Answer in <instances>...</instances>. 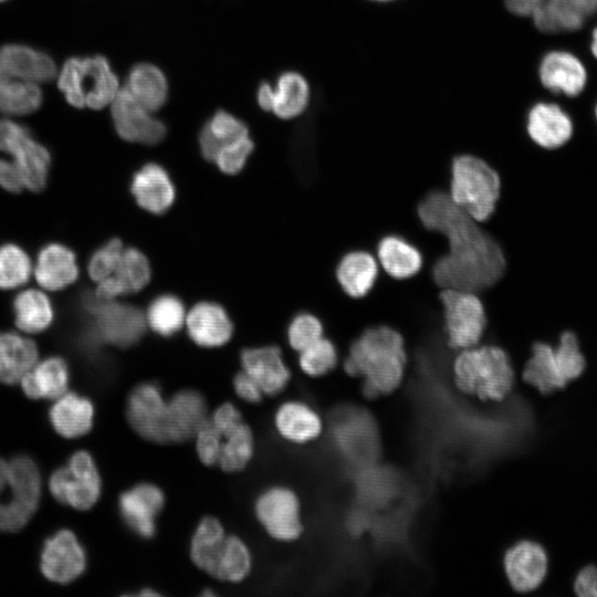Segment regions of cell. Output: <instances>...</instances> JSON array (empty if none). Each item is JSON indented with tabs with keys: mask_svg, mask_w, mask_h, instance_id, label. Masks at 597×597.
Listing matches in <instances>:
<instances>
[{
	"mask_svg": "<svg viewBox=\"0 0 597 597\" xmlns=\"http://www.w3.org/2000/svg\"><path fill=\"white\" fill-rule=\"evenodd\" d=\"M274 425L282 438L302 444L316 439L323 423L318 413L302 401H286L275 412Z\"/></svg>",
	"mask_w": 597,
	"mask_h": 597,
	"instance_id": "cell-29",
	"label": "cell"
},
{
	"mask_svg": "<svg viewBox=\"0 0 597 597\" xmlns=\"http://www.w3.org/2000/svg\"><path fill=\"white\" fill-rule=\"evenodd\" d=\"M240 410L231 402L219 406L212 413L211 425L222 434L241 423Z\"/></svg>",
	"mask_w": 597,
	"mask_h": 597,
	"instance_id": "cell-48",
	"label": "cell"
},
{
	"mask_svg": "<svg viewBox=\"0 0 597 597\" xmlns=\"http://www.w3.org/2000/svg\"><path fill=\"white\" fill-rule=\"evenodd\" d=\"M66 101L78 108L109 106L121 86L109 62L102 55L69 59L57 75Z\"/></svg>",
	"mask_w": 597,
	"mask_h": 597,
	"instance_id": "cell-6",
	"label": "cell"
},
{
	"mask_svg": "<svg viewBox=\"0 0 597 597\" xmlns=\"http://www.w3.org/2000/svg\"><path fill=\"white\" fill-rule=\"evenodd\" d=\"M595 115H596V118H597V104H596V107H595Z\"/></svg>",
	"mask_w": 597,
	"mask_h": 597,
	"instance_id": "cell-55",
	"label": "cell"
},
{
	"mask_svg": "<svg viewBox=\"0 0 597 597\" xmlns=\"http://www.w3.org/2000/svg\"><path fill=\"white\" fill-rule=\"evenodd\" d=\"M78 275L74 252L64 244L49 243L38 254L35 279L50 291H59L72 284Z\"/></svg>",
	"mask_w": 597,
	"mask_h": 597,
	"instance_id": "cell-26",
	"label": "cell"
},
{
	"mask_svg": "<svg viewBox=\"0 0 597 597\" xmlns=\"http://www.w3.org/2000/svg\"><path fill=\"white\" fill-rule=\"evenodd\" d=\"M111 114L117 134L125 140L155 145L166 136L165 124L153 112L121 87L111 103Z\"/></svg>",
	"mask_w": 597,
	"mask_h": 597,
	"instance_id": "cell-15",
	"label": "cell"
},
{
	"mask_svg": "<svg viewBox=\"0 0 597 597\" xmlns=\"http://www.w3.org/2000/svg\"><path fill=\"white\" fill-rule=\"evenodd\" d=\"M422 226L443 235L448 252L433 264L432 276L441 289L483 291L504 274V252L449 193L436 190L417 208Z\"/></svg>",
	"mask_w": 597,
	"mask_h": 597,
	"instance_id": "cell-1",
	"label": "cell"
},
{
	"mask_svg": "<svg viewBox=\"0 0 597 597\" xmlns=\"http://www.w3.org/2000/svg\"><path fill=\"white\" fill-rule=\"evenodd\" d=\"M591 52L597 57V28L593 31Z\"/></svg>",
	"mask_w": 597,
	"mask_h": 597,
	"instance_id": "cell-53",
	"label": "cell"
},
{
	"mask_svg": "<svg viewBox=\"0 0 597 597\" xmlns=\"http://www.w3.org/2000/svg\"><path fill=\"white\" fill-rule=\"evenodd\" d=\"M207 406L201 394L191 389L176 392L167 406V442H180L195 436L207 421Z\"/></svg>",
	"mask_w": 597,
	"mask_h": 597,
	"instance_id": "cell-24",
	"label": "cell"
},
{
	"mask_svg": "<svg viewBox=\"0 0 597 597\" xmlns=\"http://www.w3.org/2000/svg\"><path fill=\"white\" fill-rule=\"evenodd\" d=\"M150 280V266L146 256L138 250L124 249L114 273L98 282L95 294L104 300L140 291Z\"/></svg>",
	"mask_w": 597,
	"mask_h": 597,
	"instance_id": "cell-25",
	"label": "cell"
},
{
	"mask_svg": "<svg viewBox=\"0 0 597 597\" xmlns=\"http://www.w3.org/2000/svg\"><path fill=\"white\" fill-rule=\"evenodd\" d=\"M254 452V438L243 421L222 434L218 464L226 472H238L247 467Z\"/></svg>",
	"mask_w": 597,
	"mask_h": 597,
	"instance_id": "cell-39",
	"label": "cell"
},
{
	"mask_svg": "<svg viewBox=\"0 0 597 597\" xmlns=\"http://www.w3.org/2000/svg\"><path fill=\"white\" fill-rule=\"evenodd\" d=\"M377 256L383 270L389 276L398 280L415 276L423 263L420 251L397 235H387L379 241Z\"/></svg>",
	"mask_w": 597,
	"mask_h": 597,
	"instance_id": "cell-36",
	"label": "cell"
},
{
	"mask_svg": "<svg viewBox=\"0 0 597 597\" xmlns=\"http://www.w3.org/2000/svg\"><path fill=\"white\" fill-rule=\"evenodd\" d=\"M504 570L511 587L519 593L536 589L547 573V555L543 546L533 541H521L504 555Z\"/></svg>",
	"mask_w": 597,
	"mask_h": 597,
	"instance_id": "cell-19",
	"label": "cell"
},
{
	"mask_svg": "<svg viewBox=\"0 0 597 597\" xmlns=\"http://www.w3.org/2000/svg\"><path fill=\"white\" fill-rule=\"evenodd\" d=\"M542 0H504L505 8L519 17H532Z\"/></svg>",
	"mask_w": 597,
	"mask_h": 597,
	"instance_id": "cell-52",
	"label": "cell"
},
{
	"mask_svg": "<svg viewBox=\"0 0 597 597\" xmlns=\"http://www.w3.org/2000/svg\"><path fill=\"white\" fill-rule=\"evenodd\" d=\"M368 1L375 2V3H388V2L396 1V0H368Z\"/></svg>",
	"mask_w": 597,
	"mask_h": 597,
	"instance_id": "cell-54",
	"label": "cell"
},
{
	"mask_svg": "<svg viewBox=\"0 0 597 597\" xmlns=\"http://www.w3.org/2000/svg\"><path fill=\"white\" fill-rule=\"evenodd\" d=\"M233 387L238 397L247 402H259L264 395L256 381L244 371L235 375Z\"/></svg>",
	"mask_w": 597,
	"mask_h": 597,
	"instance_id": "cell-49",
	"label": "cell"
},
{
	"mask_svg": "<svg viewBox=\"0 0 597 597\" xmlns=\"http://www.w3.org/2000/svg\"><path fill=\"white\" fill-rule=\"evenodd\" d=\"M574 589L578 596L597 597V568L594 565H588L578 573Z\"/></svg>",
	"mask_w": 597,
	"mask_h": 597,
	"instance_id": "cell-50",
	"label": "cell"
},
{
	"mask_svg": "<svg viewBox=\"0 0 597 597\" xmlns=\"http://www.w3.org/2000/svg\"><path fill=\"white\" fill-rule=\"evenodd\" d=\"M538 75L545 88L572 97L582 93L587 81L584 64L566 51L546 53L540 63Z\"/></svg>",
	"mask_w": 597,
	"mask_h": 597,
	"instance_id": "cell-22",
	"label": "cell"
},
{
	"mask_svg": "<svg viewBox=\"0 0 597 597\" xmlns=\"http://www.w3.org/2000/svg\"><path fill=\"white\" fill-rule=\"evenodd\" d=\"M124 88L153 113L161 108L168 97L166 75L151 63L143 62L134 65Z\"/></svg>",
	"mask_w": 597,
	"mask_h": 597,
	"instance_id": "cell-34",
	"label": "cell"
},
{
	"mask_svg": "<svg viewBox=\"0 0 597 597\" xmlns=\"http://www.w3.org/2000/svg\"><path fill=\"white\" fill-rule=\"evenodd\" d=\"M300 353V367L308 376H323L337 363L336 348L327 338H320Z\"/></svg>",
	"mask_w": 597,
	"mask_h": 597,
	"instance_id": "cell-43",
	"label": "cell"
},
{
	"mask_svg": "<svg viewBox=\"0 0 597 597\" xmlns=\"http://www.w3.org/2000/svg\"><path fill=\"white\" fill-rule=\"evenodd\" d=\"M585 366L576 334L565 331L556 347L543 342L532 346V355L524 366L522 377L541 394L548 395L578 378Z\"/></svg>",
	"mask_w": 597,
	"mask_h": 597,
	"instance_id": "cell-8",
	"label": "cell"
},
{
	"mask_svg": "<svg viewBox=\"0 0 597 597\" xmlns=\"http://www.w3.org/2000/svg\"><path fill=\"white\" fill-rule=\"evenodd\" d=\"M573 128L569 116L556 104L538 102L527 113L526 132L544 149L565 145L573 135Z\"/></svg>",
	"mask_w": 597,
	"mask_h": 597,
	"instance_id": "cell-21",
	"label": "cell"
},
{
	"mask_svg": "<svg viewBox=\"0 0 597 597\" xmlns=\"http://www.w3.org/2000/svg\"><path fill=\"white\" fill-rule=\"evenodd\" d=\"M132 193L142 208L153 213L166 211L175 199V188L168 174L153 163L134 175Z\"/></svg>",
	"mask_w": 597,
	"mask_h": 597,
	"instance_id": "cell-28",
	"label": "cell"
},
{
	"mask_svg": "<svg viewBox=\"0 0 597 597\" xmlns=\"http://www.w3.org/2000/svg\"><path fill=\"white\" fill-rule=\"evenodd\" d=\"M252 556L247 544L234 535H227L214 553L206 573L228 583H240L250 573Z\"/></svg>",
	"mask_w": 597,
	"mask_h": 597,
	"instance_id": "cell-35",
	"label": "cell"
},
{
	"mask_svg": "<svg viewBox=\"0 0 597 597\" xmlns=\"http://www.w3.org/2000/svg\"><path fill=\"white\" fill-rule=\"evenodd\" d=\"M81 305L88 323L86 338L94 344L126 347L139 341L145 332V317L133 305L104 300L95 293L83 294Z\"/></svg>",
	"mask_w": 597,
	"mask_h": 597,
	"instance_id": "cell-9",
	"label": "cell"
},
{
	"mask_svg": "<svg viewBox=\"0 0 597 597\" xmlns=\"http://www.w3.org/2000/svg\"><path fill=\"white\" fill-rule=\"evenodd\" d=\"M407 354L398 331L386 325L365 329L350 345L344 360L349 376L363 378L367 398L394 392L402 383Z\"/></svg>",
	"mask_w": 597,
	"mask_h": 597,
	"instance_id": "cell-2",
	"label": "cell"
},
{
	"mask_svg": "<svg viewBox=\"0 0 597 597\" xmlns=\"http://www.w3.org/2000/svg\"><path fill=\"white\" fill-rule=\"evenodd\" d=\"M0 151L11 156L24 187L32 191L44 188L51 164L50 153L24 126L10 119H0Z\"/></svg>",
	"mask_w": 597,
	"mask_h": 597,
	"instance_id": "cell-12",
	"label": "cell"
},
{
	"mask_svg": "<svg viewBox=\"0 0 597 597\" xmlns=\"http://www.w3.org/2000/svg\"><path fill=\"white\" fill-rule=\"evenodd\" d=\"M310 100L311 90L307 80L294 71L282 73L274 85L262 83L256 92L259 106L282 119H292L303 114Z\"/></svg>",
	"mask_w": 597,
	"mask_h": 597,
	"instance_id": "cell-17",
	"label": "cell"
},
{
	"mask_svg": "<svg viewBox=\"0 0 597 597\" xmlns=\"http://www.w3.org/2000/svg\"><path fill=\"white\" fill-rule=\"evenodd\" d=\"M500 195V176L485 160L470 154L453 158L449 196L474 220L484 222L490 219Z\"/></svg>",
	"mask_w": 597,
	"mask_h": 597,
	"instance_id": "cell-5",
	"label": "cell"
},
{
	"mask_svg": "<svg viewBox=\"0 0 597 597\" xmlns=\"http://www.w3.org/2000/svg\"><path fill=\"white\" fill-rule=\"evenodd\" d=\"M226 536L222 524L216 517H203L197 525L190 542V556L193 564L205 572Z\"/></svg>",
	"mask_w": 597,
	"mask_h": 597,
	"instance_id": "cell-40",
	"label": "cell"
},
{
	"mask_svg": "<svg viewBox=\"0 0 597 597\" xmlns=\"http://www.w3.org/2000/svg\"><path fill=\"white\" fill-rule=\"evenodd\" d=\"M439 301L448 346L461 350L479 345L488 321L484 305L476 293L442 289Z\"/></svg>",
	"mask_w": 597,
	"mask_h": 597,
	"instance_id": "cell-10",
	"label": "cell"
},
{
	"mask_svg": "<svg viewBox=\"0 0 597 597\" xmlns=\"http://www.w3.org/2000/svg\"><path fill=\"white\" fill-rule=\"evenodd\" d=\"M185 315L184 304L178 297L161 295L150 303L146 318L154 332L170 336L181 328Z\"/></svg>",
	"mask_w": 597,
	"mask_h": 597,
	"instance_id": "cell-41",
	"label": "cell"
},
{
	"mask_svg": "<svg viewBox=\"0 0 597 597\" xmlns=\"http://www.w3.org/2000/svg\"><path fill=\"white\" fill-rule=\"evenodd\" d=\"M31 261L27 252L17 244L0 247V289L11 290L28 282Z\"/></svg>",
	"mask_w": 597,
	"mask_h": 597,
	"instance_id": "cell-42",
	"label": "cell"
},
{
	"mask_svg": "<svg viewBox=\"0 0 597 597\" xmlns=\"http://www.w3.org/2000/svg\"><path fill=\"white\" fill-rule=\"evenodd\" d=\"M15 325L27 333L45 331L53 322L54 311L49 297L38 290H25L13 301Z\"/></svg>",
	"mask_w": 597,
	"mask_h": 597,
	"instance_id": "cell-38",
	"label": "cell"
},
{
	"mask_svg": "<svg viewBox=\"0 0 597 597\" xmlns=\"http://www.w3.org/2000/svg\"><path fill=\"white\" fill-rule=\"evenodd\" d=\"M0 1H3V0H0Z\"/></svg>",
	"mask_w": 597,
	"mask_h": 597,
	"instance_id": "cell-56",
	"label": "cell"
},
{
	"mask_svg": "<svg viewBox=\"0 0 597 597\" xmlns=\"http://www.w3.org/2000/svg\"><path fill=\"white\" fill-rule=\"evenodd\" d=\"M0 186L10 192H20L24 187L17 166L3 158H0Z\"/></svg>",
	"mask_w": 597,
	"mask_h": 597,
	"instance_id": "cell-51",
	"label": "cell"
},
{
	"mask_svg": "<svg viewBox=\"0 0 597 597\" xmlns=\"http://www.w3.org/2000/svg\"><path fill=\"white\" fill-rule=\"evenodd\" d=\"M597 12V0H542L532 14L535 27L546 33L580 29Z\"/></svg>",
	"mask_w": 597,
	"mask_h": 597,
	"instance_id": "cell-20",
	"label": "cell"
},
{
	"mask_svg": "<svg viewBox=\"0 0 597 597\" xmlns=\"http://www.w3.org/2000/svg\"><path fill=\"white\" fill-rule=\"evenodd\" d=\"M24 394L32 399H57L69 385V368L61 357H49L35 364L22 378Z\"/></svg>",
	"mask_w": 597,
	"mask_h": 597,
	"instance_id": "cell-31",
	"label": "cell"
},
{
	"mask_svg": "<svg viewBox=\"0 0 597 597\" xmlns=\"http://www.w3.org/2000/svg\"><path fill=\"white\" fill-rule=\"evenodd\" d=\"M241 365L243 371L252 377L266 395L281 392L291 377L281 350L275 346L244 349L241 353Z\"/></svg>",
	"mask_w": 597,
	"mask_h": 597,
	"instance_id": "cell-23",
	"label": "cell"
},
{
	"mask_svg": "<svg viewBox=\"0 0 597 597\" xmlns=\"http://www.w3.org/2000/svg\"><path fill=\"white\" fill-rule=\"evenodd\" d=\"M40 494V471L31 458H0V531L23 527L34 514Z\"/></svg>",
	"mask_w": 597,
	"mask_h": 597,
	"instance_id": "cell-7",
	"label": "cell"
},
{
	"mask_svg": "<svg viewBox=\"0 0 597 597\" xmlns=\"http://www.w3.org/2000/svg\"><path fill=\"white\" fill-rule=\"evenodd\" d=\"M165 504L163 491L151 483H139L122 493L118 509L125 524L137 535L149 538Z\"/></svg>",
	"mask_w": 597,
	"mask_h": 597,
	"instance_id": "cell-18",
	"label": "cell"
},
{
	"mask_svg": "<svg viewBox=\"0 0 597 597\" xmlns=\"http://www.w3.org/2000/svg\"><path fill=\"white\" fill-rule=\"evenodd\" d=\"M336 277L348 296L360 298L370 292L378 277L377 261L366 251H352L339 261Z\"/></svg>",
	"mask_w": 597,
	"mask_h": 597,
	"instance_id": "cell-33",
	"label": "cell"
},
{
	"mask_svg": "<svg viewBox=\"0 0 597 597\" xmlns=\"http://www.w3.org/2000/svg\"><path fill=\"white\" fill-rule=\"evenodd\" d=\"M57 75L53 60L21 44L0 48V112L27 115L42 103L41 84Z\"/></svg>",
	"mask_w": 597,
	"mask_h": 597,
	"instance_id": "cell-3",
	"label": "cell"
},
{
	"mask_svg": "<svg viewBox=\"0 0 597 597\" xmlns=\"http://www.w3.org/2000/svg\"><path fill=\"white\" fill-rule=\"evenodd\" d=\"M49 418L54 430L65 438H77L90 431L93 425L92 402L75 392L63 394L53 404Z\"/></svg>",
	"mask_w": 597,
	"mask_h": 597,
	"instance_id": "cell-30",
	"label": "cell"
},
{
	"mask_svg": "<svg viewBox=\"0 0 597 597\" xmlns=\"http://www.w3.org/2000/svg\"><path fill=\"white\" fill-rule=\"evenodd\" d=\"M86 567V555L77 537L69 530H61L43 544L40 568L55 583L66 584L76 579Z\"/></svg>",
	"mask_w": 597,
	"mask_h": 597,
	"instance_id": "cell-16",
	"label": "cell"
},
{
	"mask_svg": "<svg viewBox=\"0 0 597 597\" xmlns=\"http://www.w3.org/2000/svg\"><path fill=\"white\" fill-rule=\"evenodd\" d=\"M38 349L33 341L17 333H0V383L11 385L35 365Z\"/></svg>",
	"mask_w": 597,
	"mask_h": 597,
	"instance_id": "cell-32",
	"label": "cell"
},
{
	"mask_svg": "<svg viewBox=\"0 0 597 597\" xmlns=\"http://www.w3.org/2000/svg\"><path fill=\"white\" fill-rule=\"evenodd\" d=\"M123 251V244L117 239H112L98 248L88 262L87 269L91 279L98 283L111 276L121 260Z\"/></svg>",
	"mask_w": 597,
	"mask_h": 597,
	"instance_id": "cell-44",
	"label": "cell"
},
{
	"mask_svg": "<svg viewBox=\"0 0 597 597\" xmlns=\"http://www.w3.org/2000/svg\"><path fill=\"white\" fill-rule=\"evenodd\" d=\"M452 375L461 392L494 402L511 394L515 379L509 355L495 345L461 349L453 362Z\"/></svg>",
	"mask_w": 597,
	"mask_h": 597,
	"instance_id": "cell-4",
	"label": "cell"
},
{
	"mask_svg": "<svg viewBox=\"0 0 597 597\" xmlns=\"http://www.w3.org/2000/svg\"><path fill=\"white\" fill-rule=\"evenodd\" d=\"M167 406L168 400L158 385L143 383L136 386L127 398L126 417L142 438L167 442Z\"/></svg>",
	"mask_w": 597,
	"mask_h": 597,
	"instance_id": "cell-14",
	"label": "cell"
},
{
	"mask_svg": "<svg viewBox=\"0 0 597 597\" xmlns=\"http://www.w3.org/2000/svg\"><path fill=\"white\" fill-rule=\"evenodd\" d=\"M193 437L200 461L206 465L218 464L222 444L221 433L207 420L199 427Z\"/></svg>",
	"mask_w": 597,
	"mask_h": 597,
	"instance_id": "cell-47",
	"label": "cell"
},
{
	"mask_svg": "<svg viewBox=\"0 0 597 597\" xmlns=\"http://www.w3.org/2000/svg\"><path fill=\"white\" fill-rule=\"evenodd\" d=\"M255 514L266 533L277 541L291 542L302 534L300 501L287 488L272 486L261 493Z\"/></svg>",
	"mask_w": 597,
	"mask_h": 597,
	"instance_id": "cell-13",
	"label": "cell"
},
{
	"mask_svg": "<svg viewBox=\"0 0 597 597\" xmlns=\"http://www.w3.org/2000/svg\"><path fill=\"white\" fill-rule=\"evenodd\" d=\"M51 494L60 503L76 510H88L101 494V478L92 455L75 452L67 463L55 470L49 481Z\"/></svg>",
	"mask_w": 597,
	"mask_h": 597,
	"instance_id": "cell-11",
	"label": "cell"
},
{
	"mask_svg": "<svg viewBox=\"0 0 597 597\" xmlns=\"http://www.w3.org/2000/svg\"><path fill=\"white\" fill-rule=\"evenodd\" d=\"M287 337L291 347L302 352L323 337L322 323L312 314H298L289 326Z\"/></svg>",
	"mask_w": 597,
	"mask_h": 597,
	"instance_id": "cell-45",
	"label": "cell"
},
{
	"mask_svg": "<svg viewBox=\"0 0 597 597\" xmlns=\"http://www.w3.org/2000/svg\"><path fill=\"white\" fill-rule=\"evenodd\" d=\"M248 135V127L241 119L226 111H218L200 132L201 154L207 160L213 161L217 151L223 145Z\"/></svg>",
	"mask_w": 597,
	"mask_h": 597,
	"instance_id": "cell-37",
	"label": "cell"
},
{
	"mask_svg": "<svg viewBox=\"0 0 597 597\" xmlns=\"http://www.w3.org/2000/svg\"><path fill=\"white\" fill-rule=\"evenodd\" d=\"M187 329L191 339L205 347H218L232 334V324L224 310L214 303H199L187 315Z\"/></svg>",
	"mask_w": 597,
	"mask_h": 597,
	"instance_id": "cell-27",
	"label": "cell"
},
{
	"mask_svg": "<svg viewBox=\"0 0 597 597\" xmlns=\"http://www.w3.org/2000/svg\"><path fill=\"white\" fill-rule=\"evenodd\" d=\"M249 135L223 145L216 154L213 161L226 174L239 172L253 150Z\"/></svg>",
	"mask_w": 597,
	"mask_h": 597,
	"instance_id": "cell-46",
	"label": "cell"
}]
</instances>
